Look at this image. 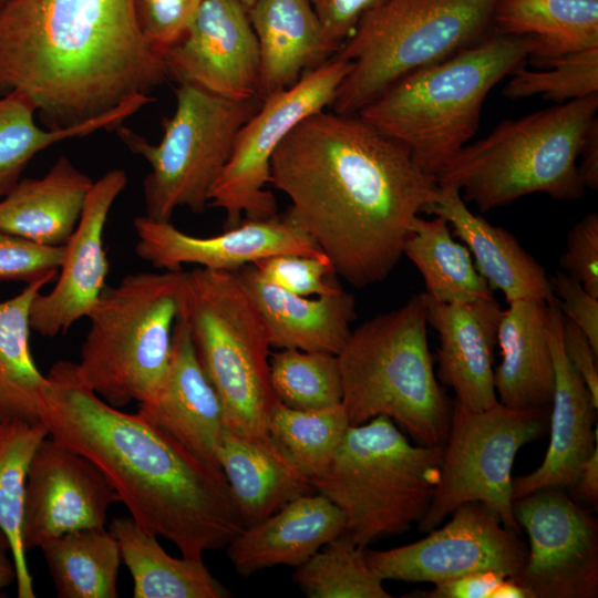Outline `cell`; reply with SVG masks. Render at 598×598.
<instances>
[{"mask_svg": "<svg viewBox=\"0 0 598 598\" xmlns=\"http://www.w3.org/2000/svg\"><path fill=\"white\" fill-rule=\"evenodd\" d=\"M270 184L289 199L285 218L355 288L383 281L437 186L400 142L354 114L315 113L283 138Z\"/></svg>", "mask_w": 598, "mask_h": 598, "instance_id": "cell-1", "label": "cell"}, {"mask_svg": "<svg viewBox=\"0 0 598 598\" xmlns=\"http://www.w3.org/2000/svg\"><path fill=\"white\" fill-rule=\"evenodd\" d=\"M47 379L40 421L49 435L99 467L140 528L192 559L225 549L244 529L221 470L138 413L105 402L82 380L76 363L55 362Z\"/></svg>", "mask_w": 598, "mask_h": 598, "instance_id": "cell-2", "label": "cell"}, {"mask_svg": "<svg viewBox=\"0 0 598 598\" xmlns=\"http://www.w3.org/2000/svg\"><path fill=\"white\" fill-rule=\"evenodd\" d=\"M167 79L133 0H11L0 9V95L25 94L47 128L89 122Z\"/></svg>", "mask_w": 598, "mask_h": 598, "instance_id": "cell-3", "label": "cell"}, {"mask_svg": "<svg viewBox=\"0 0 598 598\" xmlns=\"http://www.w3.org/2000/svg\"><path fill=\"white\" fill-rule=\"evenodd\" d=\"M537 48L532 37L493 33L395 81L357 115L403 144L435 174L475 135L485 99Z\"/></svg>", "mask_w": 598, "mask_h": 598, "instance_id": "cell-4", "label": "cell"}, {"mask_svg": "<svg viewBox=\"0 0 598 598\" xmlns=\"http://www.w3.org/2000/svg\"><path fill=\"white\" fill-rule=\"evenodd\" d=\"M420 295L364 321L337 354L350 425L386 416L421 445L444 444L452 408L434 375Z\"/></svg>", "mask_w": 598, "mask_h": 598, "instance_id": "cell-5", "label": "cell"}, {"mask_svg": "<svg viewBox=\"0 0 598 598\" xmlns=\"http://www.w3.org/2000/svg\"><path fill=\"white\" fill-rule=\"evenodd\" d=\"M597 110L598 94L504 121L452 157L437 184L457 187L482 212L535 193L578 199L586 189L578 155Z\"/></svg>", "mask_w": 598, "mask_h": 598, "instance_id": "cell-6", "label": "cell"}, {"mask_svg": "<svg viewBox=\"0 0 598 598\" xmlns=\"http://www.w3.org/2000/svg\"><path fill=\"white\" fill-rule=\"evenodd\" d=\"M178 315L196 355L225 410L227 427L269 440L268 421L278 399L270 383L266 323L236 271L197 267L184 271Z\"/></svg>", "mask_w": 598, "mask_h": 598, "instance_id": "cell-7", "label": "cell"}, {"mask_svg": "<svg viewBox=\"0 0 598 598\" xmlns=\"http://www.w3.org/2000/svg\"><path fill=\"white\" fill-rule=\"evenodd\" d=\"M442 445L412 444L386 416L350 425L315 491L346 517L361 547L399 535L426 513L439 483Z\"/></svg>", "mask_w": 598, "mask_h": 598, "instance_id": "cell-8", "label": "cell"}, {"mask_svg": "<svg viewBox=\"0 0 598 598\" xmlns=\"http://www.w3.org/2000/svg\"><path fill=\"white\" fill-rule=\"evenodd\" d=\"M498 0H382L359 20L336 59L352 62L331 107L357 114L404 75L485 38Z\"/></svg>", "mask_w": 598, "mask_h": 598, "instance_id": "cell-9", "label": "cell"}, {"mask_svg": "<svg viewBox=\"0 0 598 598\" xmlns=\"http://www.w3.org/2000/svg\"><path fill=\"white\" fill-rule=\"evenodd\" d=\"M184 270L135 272L105 286L87 315L90 328L76 369L105 402L146 401L169 362L177 290Z\"/></svg>", "mask_w": 598, "mask_h": 598, "instance_id": "cell-10", "label": "cell"}, {"mask_svg": "<svg viewBox=\"0 0 598 598\" xmlns=\"http://www.w3.org/2000/svg\"><path fill=\"white\" fill-rule=\"evenodd\" d=\"M175 93L176 107L163 121L158 144L123 125L115 128L122 142L148 162L145 216L163 221H171L178 207L205 210L240 128L261 104L258 97L228 99L189 83H179Z\"/></svg>", "mask_w": 598, "mask_h": 598, "instance_id": "cell-11", "label": "cell"}, {"mask_svg": "<svg viewBox=\"0 0 598 598\" xmlns=\"http://www.w3.org/2000/svg\"><path fill=\"white\" fill-rule=\"evenodd\" d=\"M546 427L547 410L513 409L497 402L485 410L470 411L455 403L439 483L419 522L420 530L436 528L464 503L480 502L504 526L518 533L512 468L519 448L543 436Z\"/></svg>", "mask_w": 598, "mask_h": 598, "instance_id": "cell-12", "label": "cell"}, {"mask_svg": "<svg viewBox=\"0 0 598 598\" xmlns=\"http://www.w3.org/2000/svg\"><path fill=\"white\" fill-rule=\"evenodd\" d=\"M352 62L333 58L309 70L290 87L261 100L260 107L240 128L233 153L209 193L208 205L225 213V227L247 219L277 215V202L267 189L270 162L283 138L306 117L332 104Z\"/></svg>", "mask_w": 598, "mask_h": 598, "instance_id": "cell-13", "label": "cell"}, {"mask_svg": "<svg viewBox=\"0 0 598 598\" xmlns=\"http://www.w3.org/2000/svg\"><path fill=\"white\" fill-rule=\"evenodd\" d=\"M452 519L417 542L385 550L365 549L371 569L384 580L440 584L478 571L516 578L527 546L487 506L467 502Z\"/></svg>", "mask_w": 598, "mask_h": 598, "instance_id": "cell-14", "label": "cell"}, {"mask_svg": "<svg viewBox=\"0 0 598 598\" xmlns=\"http://www.w3.org/2000/svg\"><path fill=\"white\" fill-rule=\"evenodd\" d=\"M513 511L529 543L515 579L532 598H596L597 519L559 488L514 499Z\"/></svg>", "mask_w": 598, "mask_h": 598, "instance_id": "cell-15", "label": "cell"}, {"mask_svg": "<svg viewBox=\"0 0 598 598\" xmlns=\"http://www.w3.org/2000/svg\"><path fill=\"white\" fill-rule=\"evenodd\" d=\"M115 502L113 487L93 462L47 436L27 476L21 527L24 551L70 532L105 527Z\"/></svg>", "mask_w": 598, "mask_h": 598, "instance_id": "cell-16", "label": "cell"}, {"mask_svg": "<svg viewBox=\"0 0 598 598\" xmlns=\"http://www.w3.org/2000/svg\"><path fill=\"white\" fill-rule=\"evenodd\" d=\"M168 79L235 100L258 97L259 48L239 0H203L181 39L162 53Z\"/></svg>", "mask_w": 598, "mask_h": 598, "instance_id": "cell-17", "label": "cell"}, {"mask_svg": "<svg viewBox=\"0 0 598 598\" xmlns=\"http://www.w3.org/2000/svg\"><path fill=\"white\" fill-rule=\"evenodd\" d=\"M136 255L159 270H182L194 264L212 270L236 271L258 260L281 255L324 254L316 243L287 218L277 215L247 219L215 236L188 235L171 221L147 216L134 219Z\"/></svg>", "mask_w": 598, "mask_h": 598, "instance_id": "cell-18", "label": "cell"}, {"mask_svg": "<svg viewBox=\"0 0 598 598\" xmlns=\"http://www.w3.org/2000/svg\"><path fill=\"white\" fill-rule=\"evenodd\" d=\"M127 184L121 168L106 172L84 203L79 224L65 244L58 280L48 293H38L30 307V328L53 338L64 333L89 312L101 296L109 274L103 244L107 216Z\"/></svg>", "mask_w": 598, "mask_h": 598, "instance_id": "cell-19", "label": "cell"}, {"mask_svg": "<svg viewBox=\"0 0 598 598\" xmlns=\"http://www.w3.org/2000/svg\"><path fill=\"white\" fill-rule=\"evenodd\" d=\"M563 323L557 302L548 303V338L554 364L550 440L542 464L513 478L514 499L543 488L571 489L597 447L598 402L565 354Z\"/></svg>", "mask_w": 598, "mask_h": 598, "instance_id": "cell-20", "label": "cell"}, {"mask_svg": "<svg viewBox=\"0 0 598 598\" xmlns=\"http://www.w3.org/2000/svg\"><path fill=\"white\" fill-rule=\"evenodd\" d=\"M137 413L195 457L220 470L217 455L228 430L225 410L178 317L167 370L154 393L138 403Z\"/></svg>", "mask_w": 598, "mask_h": 598, "instance_id": "cell-21", "label": "cell"}, {"mask_svg": "<svg viewBox=\"0 0 598 598\" xmlns=\"http://www.w3.org/2000/svg\"><path fill=\"white\" fill-rule=\"evenodd\" d=\"M427 324L439 336L437 375L451 386L458 405L481 411L498 400L494 386V348L503 312L492 297L464 303H443L420 293Z\"/></svg>", "mask_w": 598, "mask_h": 598, "instance_id": "cell-22", "label": "cell"}, {"mask_svg": "<svg viewBox=\"0 0 598 598\" xmlns=\"http://www.w3.org/2000/svg\"><path fill=\"white\" fill-rule=\"evenodd\" d=\"M423 212L447 221L489 288L499 290L508 303L524 299L557 302L544 267L509 231L472 213L457 187L437 184Z\"/></svg>", "mask_w": 598, "mask_h": 598, "instance_id": "cell-23", "label": "cell"}, {"mask_svg": "<svg viewBox=\"0 0 598 598\" xmlns=\"http://www.w3.org/2000/svg\"><path fill=\"white\" fill-rule=\"evenodd\" d=\"M344 532L343 513L316 492L245 527L225 549L235 571L249 577L276 566L297 568Z\"/></svg>", "mask_w": 598, "mask_h": 598, "instance_id": "cell-24", "label": "cell"}, {"mask_svg": "<svg viewBox=\"0 0 598 598\" xmlns=\"http://www.w3.org/2000/svg\"><path fill=\"white\" fill-rule=\"evenodd\" d=\"M279 349L338 354L357 317L354 297L342 288L331 295L302 297L265 280L252 265L236 270Z\"/></svg>", "mask_w": 598, "mask_h": 598, "instance_id": "cell-25", "label": "cell"}, {"mask_svg": "<svg viewBox=\"0 0 598 598\" xmlns=\"http://www.w3.org/2000/svg\"><path fill=\"white\" fill-rule=\"evenodd\" d=\"M248 14L259 48L260 100L290 87L339 51L308 0H256Z\"/></svg>", "mask_w": 598, "mask_h": 598, "instance_id": "cell-26", "label": "cell"}, {"mask_svg": "<svg viewBox=\"0 0 598 598\" xmlns=\"http://www.w3.org/2000/svg\"><path fill=\"white\" fill-rule=\"evenodd\" d=\"M497 344L502 360L494 368L497 400L513 409L547 410L554 390L548 338V303L524 299L503 310Z\"/></svg>", "mask_w": 598, "mask_h": 598, "instance_id": "cell-27", "label": "cell"}, {"mask_svg": "<svg viewBox=\"0 0 598 598\" xmlns=\"http://www.w3.org/2000/svg\"><path fill=\"white\" fill-rule=\"evenodd\" d=\"M93 183L60 156L42 177L20 179L0 199V231L45 246L65 245Z\"/></svg>", "mask_w": 598, "mask_h": 598, "instance_id": "cell-28", "label": "cell"}, {"mask_svg": "<svg viewBox=\"0 0 598 598\" xmlns=\"http://www.w3.org/2000/svg\"><path fill=\"white\" fill-rule=\"evenodd\" d=\"M217 460L244 528L272 515L292 499L316 493L311 480L269 440L227 430Z\"/></svg>", "mask_w": 598, "mask_h": 598, "instance_id": "cell-29", "label": "cell"}, {"mask_svg": "<svg viewBox=\"0 0 598 598\" xmlns=\"http://www.w3.org/2000/svg\"><path fill=\"white\" fill-rule=\"evenodd\" d=\"M109 530L117 542L122 561L133 579L134 598H227L230 591L203 559L176 558L157 536L140 528L131 517L114 518Z\"/></svg>", "mask_w": 598, "mask_h": 598, "instance_id": "cell-30", "label": "cell"}, {"mask_svg": "<svg viewBox=\"0 0 598 598\" xmlns=\"http://www.w3.org/2000/svg\"><path fill=\"white\" fill-rule=\"evenodd\" d=\"M492 22L496 32L532 37L538 65L598 48V0H498Z\"/></svg>", "mask_w": 598, "mask_h": 598, "instance_id": "cell-31", "label": "cell"}, {"mask_svg": "<svg viewBox=\"0 0 598 598\" xmlns=\"http://www.w3.org/2000/svg\"><path fill=\"white\" fill-rule=\"evenodd\" d=\"M56 276L27 283L20 293L0 302V421L41 422L48 379L31 354L29 315L34 297Z\"/></svg>", "mask_w": 598, "mask_h": 598, "instance_id": "cell-32", "label": "cell"}, {"mask_svg": "<svg viewBox=\"0 0 598 598\" xmlns=\"http://www.w3.org/2000/svg\"><path fill=\"white\" fill-rule=\"evenodd\" d=\"M152 101L148 95L136 96L89 122L51 130L37 124V107L25 94L13 91L0 95V199L21 179V173L39 152L64 140L116 128Z\"/></svg>", "mask_w": 598, "mask_h": 598, "instance_id": "cell-33", "label": "cell"}, {"mask_svg": "<svg viewBox=\"0 0 598 598\" xmlns=\"http://www.w3.org/2000/svg\"><path fill=\"white\" fill-rule=\"evenodd\" d=\"M447 221L416 217L405 243V255L420 271L424 293L443 303L472 302L493 296L464 245L457 243Z\"/></svg>", "mask_w": 598, "mask_h": 598, "instance_id": "cell-34", "label": "cell"}, {"mask_svg": "<svg viewBox=\"0 0 598 598\" xmlns=\"http://www.w3.org/2000/svg\"><path fill=\"white\" fill-rule=\"evenodd\" d=\"M60 598H117L122 561L116 539L105 527L63 534L40 547Z\"/></svg>", "mask_w": 598, "mask_h": 598, "instance_id": "cell-35", "label": "cell"}, {"mask_svg": "<svg viewBox=\"0 0 598 598\" xmlns=\"http://www.w3.org/2000/svg\"><path fill=\"white\" fill-rule=\"evenodd\" d=\"M49 435L42 422L0 421V527L8 535L17 569L19 598H34L21 540L27 476L32 457Z\"/></svg>", "mask_w": 598, "mask_h": 598, "instance_id": "cell-36", "label": "cell"}, {"mask_svg": "<svg viewBox=\"0 0 598 598\" xmlns=\"http://www.w3.org/2000/svg\"><path fill=\"white\" fill-rule=\"evenodd\" d=\"M349 426L341 403L323 409L297 410L278 400L269 416L268 433L312 483L329 466Z\"/></svg>", "mask_w": 598, "mask_h": 598, "instance_id": "cell-37", "label": "cell"}, {"mask_svg": "<svg viewBox=\"0 0 598 598\" xmlns=\"http://www.w3.org/2000/svg\"><path fill=\"white\" fill-rule=\"evenodd\" d=\"M367 548L344 532L295 568L292 581L308 598H390L367 561Z\"/></svg>", "mask_w": 598, "mask_h": 598, "instance_id": "cell-38", "label": "cell"}, {"mask_svg": "<svg viewBox=\"0 0 598 598\" xmlns=\"http://www.w3.org/2000/svg\"><path fill=\"white\" fill-rule=\"evenodd\" d=\"M269 369L274 393L288 408L316 410L341 403L337 354L281 349L270 354Z\"/></svg>", "mask_w": 598, "mask_h": 598, "instance_id": "cell-39", "label": "cell"}, {"mask_svg": "<svg viewBox=\"0 0 598 598\" xmlns=\"http://www.w3.org/2000/svg\"><path fill=\"white\" fill-rule=\"evenodd\" d=\"M548 69H516L504 87L509 99L543 96L558 104L598 94V48L548 62Z\"/></svg>", "mask_w": 598, "mask_h": 598, "instance_id": "cell-40", "label": "cell"}, {"mask_svg": "<svg viewBox=\"0 0 598 598\" xmlns=\"http://www.w3.org/2000/svg\"><path fill=\"white\" fill-rule=\"evenodd\" d=\"M252 266L265 280L298 296L318 297L341 289L332 280L336 272L326 254H281L258 260Z\"/></svg>", "mask_w": 598, "mask_h": 598, "instance_id": "cell-41", "label": "cell"}, {"mask_svg": "<svg viewBox=\"0 0 598 598\" xmlns=\"http://www.w3.org/2000/svg\"><path fill=\"white\" fill-rule=\"evenodd\" d=\"M65 245L45 246L0 231V280L31 283L59 272Z\"/></svg>", "mask_w": 598, "mask_h": 598, "instance_id": "cell-42", "label": "cell"}, {"mask_svg": "<svg viewBox=\"0 0 598 598\" xmlns=\"http://www.w3.org/2000/svg\"><path fill=\"white\" fill-rule=\"evenodd\" d=\"M203 0H133L138 29L158 53L175 44Z\"/></svg>", "mask_w": 598, "mask_h": 598, "instance_id": "cell-43", "label": "cell"}, {"mask_svg": "<svg viewBox=\"0 0 598 598\" xmlns=\"http://www.w3.org/2000/svg\"><path fill=\"white\" fill-rule=\"evenodd\" d=\"M563 270L598 298V215L588 213L567 235L566 251L559 259Z\"/></svg>", "mask_w": 598, "mask_h": 598, "instance_id": "cell-44", "label": "cell"}, {"mask_svg": "<svg viewBox=\"0 0 598 598\" xmlns=\"http://www.w3.org/2000/svg\"><path fill=\"white\" fill-rule=\"evenodd\" d=\"M549 281L564 318L582 331L598 353V298L565 271H556Z\"/></svg>", "mask_w": 598, "mask_h": 598, "instance_id": "cell-45", "label": "cell"}, {"mask_svg": "<svg viewBox=\"0 0 598 598\" xmlns=\"http://www.w3.org/2000/svg\"><path fill=\"white\" fill-rule=\"evenodd\" d=\"M317 13L328 38L339 48L362 16L382 0H308Z\"/></svg>", "mask_w": 598, "mask_h": 598, "instance_id": "cell-46", "label": "cell"}, {"mask_svg": "<svg viewBox=\"0 0 598 598\" xmlns=\"http://www.w3.org/2000/svg\"><path fill=\"white\" fill-rule=\"evenodd\" d=\"M563 348L568 360L589 389L594 400L598 402V353L582 331L566 318H564L563 323Z\"/></svg>", "mask_w": 598, "mask_h": 598, "instance_id": "cell-47", "label": "cell"}, {"mask_svg": "<svg viewBox=\"0 0 598 598\" xmlns=\"http://www.w3.org/2000/svg\"><path fill=\"white\" fill-rule=\"evenodd\" d=\"M506 576L496 571H478L435 584L424 591L427 598H495Z\"/></svg>", "mask_w": 598, "mask_h": 598, "instance_id": "cell-48", "label": "cell"}, {"mask_svg": "<svg viewBox=\"0 0 598 598\" xmlns=\"http://www.w3.org/2000/svg\"><path fill=\"white\" fill-rule=\"evenodd\" d=\"M578 158V172L586 188H598V120L589 126L582 141Z\"/></svg>", "mask_w": 598, "mask_h": 598, "instance_id": "cell-49", "label": "cell"}, {"mask_svg": "<svg viewBox=\"0 0 598 598\" xmlns=\"http://www.w3.org/2000/svg\"><path fill=\"white\" fill-rule=\"evenodd\" d=\"M570 497L586 502L595 508L598 505V446L584 464L579 477L570 489Z\"/></svg>", "mask_w": 598, "mask_h": 598, "instance_id": "cell-50", "label": "cell"}, {"mask_svg": "<svg viewBox=\"0 0 598 598\" xmlns=\"http://www.w3.org/2000/svg\"><path fill=\"white\" fill-rule=\"evenodd\" d=\"M12 582H17V569L11 543L6 532L0 527V592Z\"/></svg>", "mask_w": 598, "mask_h": 598, "instance_id": "cell-51", "label": "cell"}, {"mask_svg": "<svg viewBox=\"0 0 598 598\" xmlns=\"http://www.w3.org/2000/svg\"><path fill=\"white\" fill-rule=\"evenodd\" d=\"M246 8L247 10L251 8V6L255 3L256 0H239Z\"/></svg>", "mask_w": 598, "mask_h": 598, "instance_id": "cell-52", "label": "cell"}, {"mask_svg": "<svg viewBox=\"0 0 598 598\" xmlns=\"http://www.w3.org/2000/svg\"><path fill=\"white\" fill-rule=\"evenodd\" d=\"M11 0H0V9L9 3Z\"/></svg>", "mask_w": 598, "mask_h": 598, "instance_id": "cell-53", "label": "cell"}]
</instances>
